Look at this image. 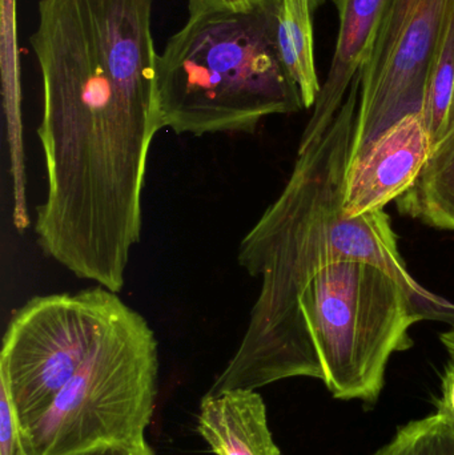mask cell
<instances>
[{
  "label": "cell",
  "mask_w": 454,
  "mask_h": 455,
  "mask_svg": "<svg viewBox=\"0 0 454 455\" xmlns=\"http://www.w3.org/2000/svg\"><path fill=\"white\" fill-rule=\"evenodd\" d=\"M154 2L39 0L29 37L47 179L36 243L77 278L114 291L141 240L149 151L163 130Z\"/></svg>",
  "instance_id": "6da1fadb"
},
{
  "label": "cell",
  "mask_w": 454,
  "mask_h": 455,
  "mask_svg": "<svg viewBox=\"0 0 454 455\" xmlns=\"http://www.w3.org/2000/svg\"><path fill=\"white\" fill-rule=\"evenodd\" d=\"M421 320L426 317L418 299L383 267L333 262L271 320L247 325L205 395L309 377L322 379L338 400L373 406L392 355L412 347L410 331Z\"/></svg>",
  "instance_id": "7a4b0ae2"
},
{
  "label": "cell",
  "mask_w": 454,
  "mask_h": 455,
  "mask_svg": "<svg viewBox=\"0 0 454 455\" xmlns=\"http://www.w3.org/2000/svg\"><path fill=\"white\" fill-rule=\"evenodd\" d=\"M359 99L360 76L325 132L299 146L284 188L240 241L237 262L251 277L260 280L248 325L271 320L327 265L364 261L397 278L418 299L426 320L454 326V304L418 285L408 272L384 210L357 218L346 213V172Z\"/></svg>",
  "instance_id": "3957f363"
},
{
  "label": "cell",
  "mask_w": 454,
  "mask_h": 455,
  "mask_svg": "<svg viewBox=\"0 0 454 455\" xmlns=\"http://www.w3.org/2000/svg\"><path fill=\"white\" fill-rule=\"evenodd\" d=\"M186 2V23L157 58L163 130L252 135L267 117L306 109L277 43L279 0Z\"/></svg>",
  "instance_id": "277c9868"
},
{
  "label": "cell",
  "mask_w": 454,
  "mask_h": 455,
  "mask_svg": "<svg viewBox=\"0 0 454 455\" xmlns=\"http://www.w3.org/2000/svg\"><path fill=\"white\" fill-rule=\"evenodd\" d=\"M159 349L141 313L120 305L90 357L50 408L20 430L23 455L139 445L154 413Z\"/></svg>",
  "instance_id": "5b68a950"
},
{
  "label": "cell",
  "mask_w": 454,
  "mask_h": 455,
  "mask_svg": "<svg viewBox=\"0 0 454 455\" xmlns=\"http://www.w3.org/2000/svg\"><path fill=\"white\" fill-rule=\"evenodd\" d=\"M119 293L96 285L32 297L13 312L0 355V389L19 432L39 419L79 371L116 310Z\"/></svg>",
  "instance_id": "8992f818"
},
{
  "label": "cell",
  "mask_w": 454,
  "mask_h": 455,
  "mask_svg": "<svg viewBox=\"0 0 454 455\" xmlns=\"http://www.w3.org/2000/svg\"><path fill=\"white\" fill-rule=\"evenodd\" d=\"M453 12L454 0H392L360 72L349 163L389 128L423 112L432 66Z\"/></svg>",
  "instance_id": "52a82bcc"
},
{
  "label": "cell",
  "mask_w": 454,
  "mask_h": 455,
  "mask_svg": "<svg viewBox=\"0 0 454 455\" xmlns=\"http://www.w3.org/2000/svg\"><path fill=\"white\" fill-rule=\"evenodd\" d=\"M423 116L410 115L384 132L362 156L349 163L346 213L349 218L383 211L415 184L431 157Z\"/></svg>",
  "instance_id": "ba28073f"
},
{
  "label": "cell",
  "mask_w": 454,
  "mask_h": 455,
  "mask_svg": "<svg viewBox=\"0 0 454 455\" xmlns=\"http://www.w3.org/2000/svg\"><path fill=\"white\" fill-rule=\"evenodd\" d=\"M392 0H336L339 35L330 71L299 146L317 140L346 101L349 88L370 58Z\"/></svg>",
  "instance_id": "9c48e42d"
},
{
  "label": "cell",
  "mask_w": 454,
  "mask_h": 455,
  "mask_svg": "<svg viewBox=\"0 0 454 455\" xmlns=\"http://www.w3.org/2000/svg\"><path fill=\"white\" fill-rule=\"evenodd\" d=\"M197 432L216 455H283L269 430L266 403L256 390L205 395Z\"/></svg>",
  "instance_id": "30bf717a"
},
{
  "label": "cell",
  "mask_w": 454,
  "mask_h": 455,
  "mask_svg": "<svg viewBox=\"0 0 454 455\" xmlns=\"http://www.w3.org/2000/svg\"><path fill=\"white\" fill-rule=\"evenodd\" d=\"M397 202L405 215L454 230V130L434 147L418 180Z\"/></svg>",
  "instance_id": "8fae6325"
},
{
  "label": "cell",
  "mask_w": 454,
  "mask_h": 455,
  "mask_svg": "<svg viewBox=\"0 0 454 455\" xmlns=\"http://www.w3.org/2000/svg\"><path fill=\"white\" fill-rule=\"evenodd\" d=\"M312 13L308 0H279L277 43L283 61L300 90L306 109L315 106L322 91L315 61Z\"/></svg>",
  "instance_id": "7c38bea8"
},
{
  "label": "cell",
  "mask_w": 454,
  "mask_h": 455,
  "mask_svg": "<svg viewBox=\"0 0 454 455\" xmlns=\"http://www.w3.org/2000/svg\"><path fill=\"white\" fill-rule=\"evenodd\" d=\"M421 116L434 148L454 130V12L432 66Z\"/></svg>",
  "instance_id": "4fadbf2b"
},
{
  "label": "cell",
  "mask_w": 454,
  "mask_h": 455,
  "mask_svg": "<svg viewBox=\"0 0 454 455\" xmlns=\"http://www.w3.org/2000/svg\"><path fill=\"white\" fill-rule=\"evenodd\" d=\"M372 455H454V432L437 414L399 427Z\"/></svg>",
  "instance_id": "5bb4252c"
},
{
  "label": "cell",
  "mask_w": 454,
  "mask_h": 455,
  "mask_svg": "<svg viewBox=\"0 0 454 455\" xmlns=\"http://www.w3.org/2000/svg\"><path fill=\"white\" fill-rule=\"evenodd\" d=\"M0 455H23L12 403L0 389Z\"/></svg>",
  "instance_id": "9a60e30c"
},
{
  "label": "cell",
  "mask_w": 454,
  "mask_h": 455,
  "mask_svg": "<svg viewBox=\"0 0 454 455\" xmlns=\"http://www.w3.org/2000/svg\"><path fill=\"white\" fill-rule=\"evenodd\" d=\"M437 416L454 432V360L445 369L442 400L437 403Z\"/></svg>",
  "instance_id": "2e32d148"
},
{
  "label": "cell",
  "mask_w": 454,
  "mask_h": 455,
  "mask_svg": "<svg viewBox=\"0 0 454 455\" xmlns=\"http://www.w3.org/2000/svg\"><path fill=\"white\" fill-rule=\"evenodd\" d=\"M75 455H155L148 443L139 445H125V443H115V445H100L88 449Z\"/></svg>",
  "instance_id": "e0dca14e"
},
{
  "label": "cell",
  "mask_w": 454,
  "mask_h": 455,
  "mask_svg": "<svg viewBox=\"0 0 454 455\" xmlns=\"http://www.w3.org/2000/svg\"><path fill=\"white\" fill-rule=\"evenodd\" d=\"M440 339H442V345L447 347L450 355H452L454 360V326L450 331H444V333L440 336Z\"/></svg>",
  "instance_id": "ac0fdd59"
},
{
  "label": "cell",
  "mask_w": 454,
  "mask_h": 455,
  "mask_svg": "<svg viewBox=\"0 0 454 455\" xmlns=\"http://www.w3.org/2000/svg\"><path fill=\"white\" fill-rule=\"evenodd\" d=\"M328 2L336 3V0H308L309 7H311L312 12H315V11L319 10V8L322 7L323 4H325V3Z\"/></svg>",
  "instance_id": "d6986e66"
}]
</instances>
